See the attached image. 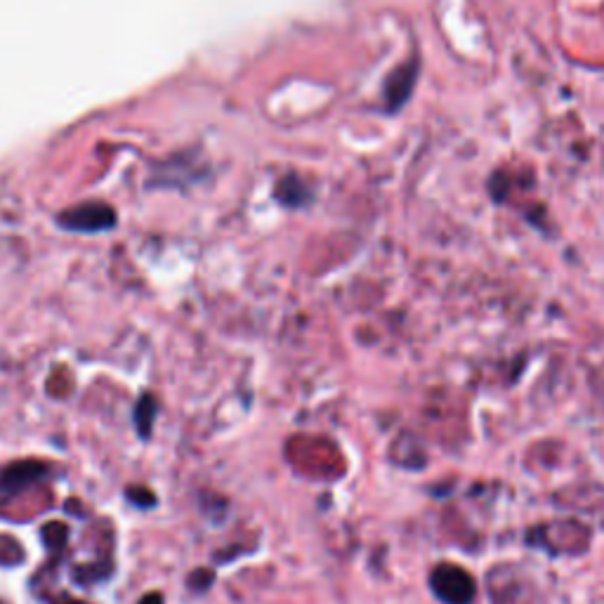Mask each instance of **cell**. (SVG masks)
<instances>
[{
    "label": "cell",
    "instance_id": "obj_7",
    "mask_svg": "<svg viewBox=\"0 0 604 604\" xmlns=\"http://www.w3.org/2000/svg\"><path fill=\"white\" fill-rule=\"evenodd\" d=\"M140 604H163V597L159 593H149L147 597H142Z\"/></svg>",
    "mask_w": 604,
    "mask_h": 604
},
{
    "label": "cell",
    "instance_id": "obj_5",
    "mask_svg": "<svg viewBox=\"0 0 604 604\" xmlns=\"http://www.w3.org/2000/svg\"><path fill=\"white\" fill-rule=\"evenodd\" d=\"M43 538H45V543H48L50 548H62V543L69 538V531H67V527H64V524L52 522V524H45V527H43Z\"/></svg>",
    "mask_w": 604,
    "mask_h": 604
},
{
    "label": "cell",
    "instance_id": "obj_6",
    "mask_svg": "<svg viewBox=\"0 0 604 604\" xmlns=\"http://www.w3.org/2000/svg\"><path fill=\"white\" fill-rule=\"evenodd\" d=\"M128 501H130V503H135L137 508H151V505H156V496L151 494L149 489L130 487V489H128Z\"/></svg>",
    "mask_w": 604,
    "mask_h": 604
},
{
    "label": "cell",
    "instance_id": "obj_1",
    "mask_svg": "<svg viewBox=\"0 0 604 604\" xmlns=\"http://www.w3.org/2000/svg\"><path fill=\"white\" fill-rule=\"evenodd\" d=\"M432 590L446 604H470L475 600V579L458 564H439L430 576Z\"/></svg>",
    "mask_w": 604,
    "mask_h": 604
},
{
    "label": "cell",
    "instance_id": "obj_3",
    "mask_svg": "<svg viewBox=\"0 0 604 604\" xmlns=\"http://www.w3.org/2000/svg\"><path fill=\"white\" fill-rule=\"evenodd\" d=\"M43 475H45L43 463L19 461L3 472V477H0V491H5V494H17V491L34 484L36 479H41Z\"/></svg>",
    "mask_w": 604,
    "mask_h": 604
},
{
    "label": "cell",
    "instance_id": "obj_2",
    "mask_svg": "<svg viewBox=\"0 0 604 604\" xmlns=\"http://www.w3.org/2000/svg\"><path fill=\"white\" fill-rule=\"evenodd\" d=\"M62 222L78 232H97V229L114 225V213L102 203H88V206H78L71 213L62 215Z\"/></svg>",
    "mask_w": 604,
    "mask_h": 604
},
{
    "label": "cell",
    "instance_id": "obj_8",
    "mask_svg": "<svg viewBox=\"0 0 604 604\" xmlns=\"http://www.w3.org/2000/svg\"><path fill=\"white\" fill-rule=\"evenodd\" d=\"M59 604H85V602H78V600H71V597H62V600H59Z\"/></svg>",
    "mask_w": 604,
    "mask_h": 604
},
{
    "label": "cell",
    "instance_id": "obj_4",
    "mask_svg": "<svg viewBox=\"0 0 604 604\" xmlns=\"http://www.w3.org/2000/svg\"><path fill=\"white\" fill-rule=\"evenodd\" d=\"M156 411H159V406H156L154 397L151 395H144L140 402H137L135 425H137V432H140V437L147 439L151 435V425H154Z\"/></svg>",
    "mask_w": 604,
    "mask_h": 604
}]
</instances>
